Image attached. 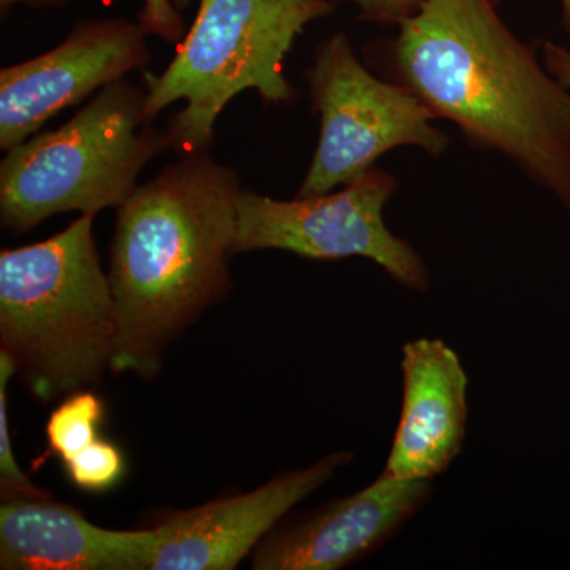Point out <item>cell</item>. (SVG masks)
Listing matches in <instances>:
<instances>
[{"mask_svg":"<svg viewBox=\"0 0 570 570\" xmlns=\"http://www.w3.org/2000/svg\"><path fill=\"white\" fill-rule=\"evenodd\" d=\"M367 66L415 94L480 151L501 154L570 209V89L519 39L498 0H425Z\"/></svg>","mask_w":570,"mask_h":570,"instance_id":"1","label":"cell"},{"mask_svg":"<svg viewBox=\"0 0 570 570\" xmlns=\"http://www.w3.org/2000/svg\"><path fill=\"white\" fill-rule=\"evenodd\" d=\"M242 190L234 168L189 154L119 206L108 273L112 373L157 376L171 341L227 294Z\"/></svg>","mask_w":570,"mask_h":570,"instance_id":"2","label":"cell"},{"mask_svg":"<svg viewBox=\"0 0 570 570\" xmlns=\"http://www.w3.org/2000/svg\"><path fill=\"white\" fill-rule=\"evenodd\" d=\"M82 214L61 234L0 253V341L45 403L99 381L111 367L116 306Z\"/></svg>","mask_w":570,"mask_h":570,"instance_id":"3","label":"cell"},{"mask_svg":"<svg viewBox=\"0 0 570 570\" xmlns=\"http://www.w3.org/2000/svg\"><path fill=\"white\" fill-rule=\"evenodd\" d=\"M335 0H198L197 17L163 73H145V119L179 100L167 132L178 157L209 153L214 126L234 97L254 89L266 105L295 102L285 59Z\"/></svg>","mask_w":570,"mask_h":570,"instance_id":"4","label":"cell"},{"mask_svg":"<svg viewBox=\"0 0 570 570\" xmlns=\"http://www.w3.org/2000/svg\"><path fill=\"white\" fill-rule=\"evenodd\" d=\"M146 91L119 80L100 89L58 130L36 134L0 164V220L24 235L55 214L119 208L146 164L171 149L145 119Z\"/></svg>","mask_w":570,"mask_h":570,"instance_id":"5","label":"cell"},{"mask_svg":"<svg viewBox=\"0 0 570 570\" xmlns=\"http://www.w3.org/2000/svg\"><path fill=\"white\" fill-rule=\"evenodd\" d=\"M306 81L321 134L298 198L347 186L403 146L431 157L449 149L450 138L434 126L436 118L426 105L360 61L346 33L317 45Z\"/></svg>","mask_w":570,"mask_h":570,"instance_id":"6","label":"cell"},{"mask_svg":"<svg viewBox=\"0 0 570 570\" xmlns=\"http://www.w3.org/2000/svg\"><path fill=\"white\" fill-rule=\"evenodd\" d=\"M396 189L395 176L374 167L316 197L284 202L242 190L234 255L276 249L309 261L363 257L409 291L426 292L431 279L422 255L385 225L384 208Z\"/></svg>","mask_w":570,"mask_h":570,"instance_id":"7","label":"cell"},{"mask_svg":"<svg viewBox=\"0 0 570 570\" xmlns=\"http://www.w3.org/2000/svg\"><path fill=\"white\" fill-rule=\"evenodd\" d=\"M141 22L89 20L51 51L0 71V148L39 134L66 108L151 61Z\"/></svg>","mask_w":570,"mask_h":570,"instance_id":"8","label":"cell"},{"mask_svg":"<svg viewBox=\"0 0 570 570\" xmlns=\"http://www.w3.org/2000/svg\"><path fill=\"white\" fill-rule=\"evenodd\" d=\"M351 452L332 453L313 466L269 480L249 493L184 510L157 524L151 570H230L238 568L299 501L321 489Z\"/></svg>","mask_w":570,"mask_h":570,"instance_id":"9","label":"cell"},{"mask_svg":"<svg viewBox=\"0 0 570 570\" xmlns=\"http://www.w3.org/2000/svg\"><path fill=\"white\" fill-rule=\"evenodd\" d=\"M433 494L431 480L376 482L344 499L322 505L264 540L253 560L255 570H337L381 549Z\"/></svg>","mask_w":570,"mask_h":570,"instance_id":"10","label":"cell"},{"mask_svg":"<svg viewBox=\"0 0 570 570\" xmlns=\"http://www.w3.org/2000/svg\"><path fill=\"white\" fill-rule=\"evenodd\" d=\"M156 547V528L107 530L50 497L0 505L3 570H151Z\"/></svg>","mask_w":570,"mask_h":570,"instance_id":"11","label":"cell"},{"mask_svg":"<svg viewBox=\"0 0 570 570\" xmlns=\"http://www.w3.org/2000/svg\"><path fill=\"white\" fill-rule=\"evenodd\" d=\"M403 409L384 474L431 480L459 455L468 423V376L459 355L441 340L403 347Z\"/></svg>","mask_w":570,"mask_h":570,"instance_id":"12","label":"cell"},{"mask_svg":"<svg viewBox=\"0 0 570 570\" xmlns=\"http://www.w3.org/2000/svg\"><path fill=\"white\" fill-rule=\"evenodd\" d=\"M102 420L104 403L99 396L86 390L70 393L48 419L47 438L51 452L66 463L99 439Z\"/></svg>","mask_w":570,"mask_h":570,"instance_id":"13","label":"cell"},{"mask_svg":"<svg viewBox=\"0 0 570 570\" xmlns=\"http://www.w3.org/2000/svg\"><path fill=\"white\" fill-rule=\"evenodd\" d=\"M17 374V365L7 352L0 351V489L2 499L48 498L47 491L37 487L24 472L13 455L9 425L10 379Z\"/></svg>","mask_w":570,"mask_h":570,"instance_id":"14","label":"cell"},{"mask_svg":"<svg viewBox=\"0 0 570 570\" xmlns=\"http://www.w3.org/2000/svg\"><path fill=\"white\" fill-rule=\"evenodd\" d=\"M70 482L89 493H105L115 489L126 472V460L121 450L111 442L97 439L63 463Z\"/></svg>","mask_w":570,"mask_h":570,"instance_id":"15","label":"cell"},{"mask_svg":"<svg viewBox=\"0 0 570 570\" xmlns=\"http://www.w3.org/2000/svg\"><path fill=\"white\" fill-rule=\"evenodd\" d=\"M140 21L149 33L167 43H175L184 36V22L171 0H141Z\"/></svg>","mask_w":570,"mask_h":570,"instance_id":"16","label":"cell"},{"mask_svg":"<svg viewBox=\"0 0 570 570\" xmlns=\"http://www.w3.org/2000/svg\"><path fill=\"white\" fill-rule=\"evenodd\" d=\"M358 10L360 18L379 24H400L420 9L425 0H346Z\"/></svg>","mask_w":570,"mask_h":570,"instance_id":"17","label":"cell"},{"mask_svg":"<svg viewBox=\"0 0 570 570\" xmlns=\"http://www.w3.org/2000/svg\"><path fill=\"white\" fill-rule=\"evenodd\" d=\"M546 69L561 82L562 86L570 89V50L554 41H546L540 52Z\"/></svg>","mask_w":570,"mask_h":570,"instance_id":"18","label":"cell"},{"mask_svg":"<svg viewBox=\"0 0 570 570\" xmlns=\"http://www.w3.org/2000/svg\"><path fill=\"white\" fill-rule=\"evenodd\" d=\"M71 0H0L2 14L9 13L14 6H28L32 9H47V7H59L69 3Z\"/></svg>","mask_w":570,"mask_h":570,"instance_id":"19","label":"cell"},{"mask_svg":"<svg viewBox=\"0 0 570 570\" xmlns=\"http://www.w3.org/2000/svg\"><path fill=\"white\" fill-rule=\"evenodd\" d=\"M561 2V22L564 32L570 37V0H560Z\"/></svg>","mask_w":570,"mask_h":570,"instance_id":"20","label":"cell"},{"mask_svg":"<svg viewBox=\"0 0 570 570\" xmlns=\"http://www.w3.org/2000/svg\"><path fill=\"white\" fill-rule=\"evenodd\" d=\"M190 2H193V0H171V3H174L178 10L187 9V7L190 6Z\"/></svg>","mask_w":570,"mask_h":570,"instance_id":"21","label":"cell"}]
</instances>
